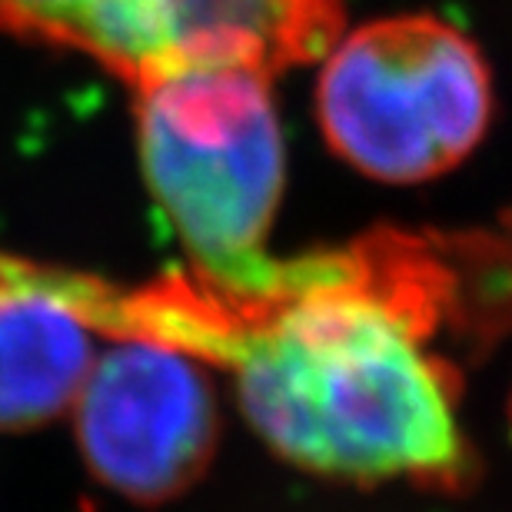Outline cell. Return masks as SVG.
<instances>
[{"label": "cell", "mask_w": 512, "mask_h": 512, "mask_svg": "<svg viewBox=\"0 0 512 512\" xmlns=\"http://www.w3.org/2000/svg\"><path fill=\"white\" fill-rule=\"evenodd\" d=\"M133 90L143 173L193 273L220 286H260L276 263L266 233L286 177L270 77L190 67Z\"/></svg>", "instance_id": "7a4b0ae2"}, {"label": "cell", "mask_w": 512, "mask_h": 512, "mask_svg": "<svg viewBox=\"0 0 512 512\" xmlns=\"http://www.w3.org/2000/svg\"><path fill=\"white\" fill-rule=\"evenodd\" d=\"M340 34V0H97L80 54L130 87L190 67L273 77L323 57Z\"/></svg>", "instance_id": "5b68a950"}, {"label": "cell", "mask_w": 512, "mask_h": 512, "mask_svg": "<svg viewBox=\"0 0 512 512\" xmlns=\"http://www.w3.org/2000/svg\"><path fill=\"white\" fill-rule=\"evenodd\" d=\"M74 409L90 473L133 503L190 489L207 473L220 433L200 360L137 336L94 356Z\"/></svg>", "instance_id": "277c9868"}, {"label": "cell", "mask_w": 512, "mask_h": 512, "mask_svg": "<svg viewBox=\"0 0 512 512\" xmlns=\"http://www.w3.org/2000/svg\"><path fill=\"white\" fill-rule=\"evenodd\" d=\"M97 0H0V34L84 50Z\"/></svg>", "instance_id": "52a82bcc"}, {"label": "cell", "mask_w": 512, "mask_h": 512, "mask_svg": "<svg viewBox=\"0 0 512 512\" xmlns=\"http://www.w3.org/2000/svg\"><path fill=\"white\" fill-rule=\"evenodd\" d=\"M87 316L64 276L0 273V429L20 433L74 406L94 363Z\"/></svg>", "instance_id": "8992f818"}, {"label": "cell", "mask_w": 512, "mask_h": 512, "mask_svg": "<svg viewBox=\"0 0 512 512\" xmlns=\"http://www.w3.org/2000/svg\"><path fill=\"white\" fill-rule=\"evenodd\" d=\"M493 117V80L463 30L429 14L340 34L323 54L316 120L353 170L419 183L463 163Z\"/></svg>", "instance_id": "3957f363"}, {"label": "cell", "mask_w": 512, "mask_h": 512, "mask_svg": "<svg viewBox=\"0 0 512 512\" xmlns=\"http://www.w3.org/2000/svg\"><path fill=\"white\" fill-rule=\"evenodd\" d=\"M483 240L376 230L343 250L276 260L260 286L170 276L133 293L84 283L87 323L233 373L273 453L310 473L429 489L466 483L459 376L433 340L486 306Z\"/></svg>", "instance_id": "6da1fadb"}, {"label": "cell", "mask_w": 512, "mask_h": 512, "mask_svg": "<svg viewBox=\"0 0 512 512\" xmlns=\"http://www.w3.org/2000/svg\"><path fill=\"white\" fill-rule=\"evenodd\" d=\"M509 419H512V403H509Z\"/></svg>", "instance_id": "ba28073f"}]
</instances>
